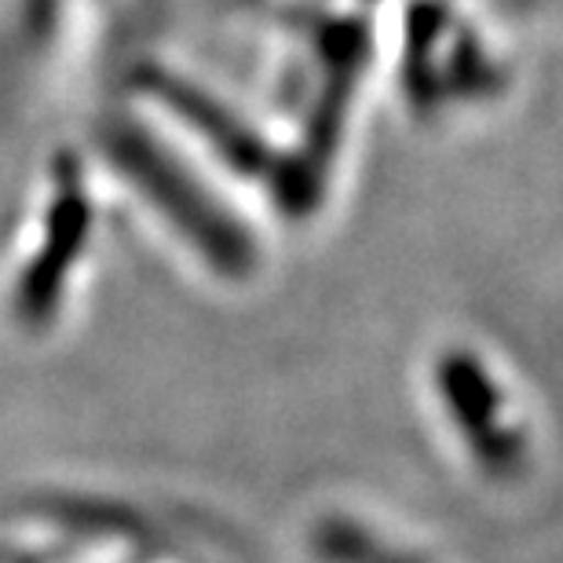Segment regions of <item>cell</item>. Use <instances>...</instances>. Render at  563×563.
Wrapping results in <instances>:
<instances>
[{
  "mask_svg": "<svg viewBox=\"0 0 563 563\" xmlns=\"http://www.w3.org/2000/svg\"><path fill=\"white\" fill-rule=\"evenodd\" d=\"M110 157L125 176L136 179L154 206L187 234L190 245L206 256L212 267H220L223 275H250L253 267V242L250 234H242L212 201L195 187V179L184 176L168 157L157 151L151 140H143L140 132L121 129L110 140Z\"/></svg>",
  "mask_w": 563,
  "mask_h": 563,
  "instance_id": "6da1fadb",
  "label": "cell"
},
{
  "mask_svg": "<svg viewBox=\"0 0 563 563\" xmlns=\"http://www.w3.org/2000/svg\"><path fill=\"white\" fill-rule=\"evenodd\" d=\"M319 549L322 556H330L336 563H413V560H402L396 553H388L385 545L374 542L366 531H355L347 523H322L319 531Z\"/></svg>",
  "mask_w": 563,
  "mask_h": 563,
  "instance_id": "277c9868",
  "label": "cell"
},
{
  "mask_svg": "<svg viewBox=\"0 0 563 563\" xmlns=\"http://www.w3.org/2000/svg\"><path fill=\"white\" fill-rule=\"evenodd\" d=\"M85 239H88V201L81 190V176H77V168H63L59 195L52 201L48 228H44V245L19 282L15 308L26 325H44L52 319V311L59 308L63 282L70 275L74 261L81 256Z\"/></svg>",
  "mask_w": 563,
  "mask_h": 563,
  "instance_id": "7a4b0ae2",
  "label": "cell"
},
{
  "mask_svg": "<svg viewBox=\"0 0 563 563\" xmlns=\"http://www.w3.org/2000/svg\"><path fill=\"white\" fill-rule=\"evenodd\" d=\"M435 377H439V391H443L446 407L454 410L461 432L468 435L476 457L494 476L516 472V465H520V457H523V446H520V435L498 421L501 402H498V391L490 385L487 369L465 352H446L439 358Z\"/></svg>",
  "mask_w": 563,
  "mask_h": 563,
  "instance_id": "3957f363",
  "label": "cell"
}]
</instances>
